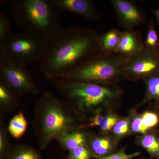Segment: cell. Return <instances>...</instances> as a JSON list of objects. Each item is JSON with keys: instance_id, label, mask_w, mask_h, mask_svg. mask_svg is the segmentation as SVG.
I'll list each match as a JSON object with an SVG mask.
<instances>
[{"instance_id": "13", "label": "cell", "mask_w": 159, "mask_h": 159, "mask_svg": "<svg viewBox=\"0 0 159 159\" xmlns=\"http://www.w3.org/2000/svg\"><path fill=\"white\" fill-rule=\"evenodd\" d=\"M57 141L61 147L69 151L81 145H87L86 136L78 129L64 134Z\"/></svg>"}, {"instance_id": "17", "label": "cell", "mask_w": 159, "mask_h": 159, "mask_svg": "<svg viewBox=\"0 0 159 159\" xmlns=\"http://www.w3.org/2000/svg\"><path fill=\"white\" fill-rule=\"evenodd\" d=\"M89 148L93 155L94 157L97 158L108 156L112 146L110 141L107 138L96 137L90 142Z\"/></svg>"}, {"instance_id": "9", "label": "cell", "mask_w": 159, "mask_h": 159, "mask_svg": "<svg viewBox=\"0 0 159 159\" xmlns=\"http://www.w3.org/2000/svg\"><path fill=\"white\" fill-rule=\"evenodd\" d=\"M117 20L124 30L134 29L146 23L147 17L144 10L130 0H111Z\"/></svg>"}, {"instance_id": "6", "label": "cell", "mask_w": 159, "mask_h": 159, "mask_svg": "<svg viewBox=\"0 0 159 159\" xmlns=\"http://www.w3.org/2000/svg\"><path fill=\"white\" fill-rule=\"evenodd\" d=\"M48 43L36 35L19 31L11 33L0 43V57L27 66L40 62L44 57Z\"/></svg>"}, {"instance_id": "21", "label": "cell", "mask_w": 159, "mask_h": 159, "mask_svg": "<svg viewBox=\"0 0 159 159\" xmlns=\"http://www.w3.org/2000/svg\"><path fill=\"white\" fill-rule=\"evenodd\" d=\"M145 47L152 51H158L159 38L154 27L153 18L151 19L148 26V32L145 40Z\"/></svg>"}, {"instance_id": "2", "label": "cell", "mask_w": 159, "mask_h": 159, "mask_svg": "<svg viewBox=\"0 0 159 159\" xmlns=\"http://www.w3.org/2000/svg\"><path fill=\"white\" fill-rule=\"evenodd\" d=\"M78 112L66 100L46 91L33 111L32 125L37 145L42 150L66 133L79 129Z\"/></svg>"}, {"instance_id": "4", "label": "cell", "mask_w": 159, "mask_h": 159, "mask_svg": "<svg viewBox=\"0 0 159 159\" xmlns=\"http://www.w3.org/2000/svg\"><path fill=\"white\" fill-rule=\"evenodd\" d=\"M57 91L77 112L93 110L118 97L120 93L106 84L62 78L55 81Z\"/></svg>"}, {"instance_id": "20", "label": "cell", "mask_w": 159, "mask_h": 159, "mask_svg": "<svg viewBox=\"0 0 159 159\" xmlns=\"http://www.w3.org/2000/svg\"><path fill=\"white\" fill-rule=\"evenodd\" d=\"M147 98L159 100V72L145 78Z\"/></svg>"}, {"instance_id": "15", "label": "cell", "mask_w": 159, "mask_h": 159, "mask_svg": "<svg viewBox=\"0 0 159 159\" xmlns=\"http://www.w3.org/2000/svg\"><path fill=\"white\" fill-rule=\"evenodd\" d=\"M28 122L23 111H20L11 118L7 128L10 135L15 139H20L25 134Z\"/></svg>"}, {"instance_id": "3", "label": "cell", "mask_w": 159, "mask_h": 159, "mask_svg": "<svg viewBox=\"0 0 159 159\" xmlns=\"http://www.w3.org/2000/svg\"><path fill=\"white\" fill-rule=\"evenodd\" d=\"M11 7V16L20 31L34 34L49 45L63 29L59 12L51 0H14Z\"/></svg>"}, {"instance_id": "10", "label": "cell", "mask_w": 159, "mask_h": 159, "mask_svg": "<svg viewBox=\"0 0 159 159\" xmlns=\"http://www.w3.org/2000/svg\"><path fill=\"white\" fill-rule=\"evenodd\" d=\"M59 12L67 11L94 21L101 20V14L91 0H51Z\"/></svg>"}, {"instance_id": "23", "label": "cell", "mask_w": 159, "mask_h": 159, "mask_svg": "<svg viewBox=\"0 0 159 159\" xmlns=\"http://www.w3.org/2000/svg\"><path fill=\"white\" fill-rule=\"evenodd\" d=\"M67 159H90L94 155L87 145H81L70 151Z\"/></svg>"}, {"instance_id": "26", "label": "cell", "mask_w": 159, "mask_h": 159, "mask_svg": "<svg viewBox=\"0 0 159 159\" xmlns=\"http://www.w3.org/2000/svg\"><path fill=\"white\" fill-rule=\"evenodd\" d=\"M140 153L139 152H135V153L127 154L125 153V152L123 150H121L119 152L109 155L107 156L99 157H97L98 159H132L135 157L138 156Z\"/></svg>"}, {"instance_id": "18", "label": "cell", "mask_w": 159, "mask_h": 159, "mask_svg": "<svg viewBox=\"0 0 159 159\" xmlns=\"http://www.w3.org/2000/svg\"><path fill=\"white\" fill-rule=\"evenodd\" d=\"M117 122V119L115 116H102L97 113L91 119L90 123L80 126L79 129L93 126H99L102 130H110Z\"/></svg>"}, {"instance_id": "22", "label": "cell", "mask_w": 159, "mask_h": 159, "mask_svg": "<svg viewBox=\"0 0 159 159\" xmlns=\"http://www.w3.org/2000/svg\"><path fill=\"white\" fill-rule=\"evenodd\" d=\"M11 23L6 15L0 11V43L6 39L11 33Z\"/></svg>"}, {"instance_id": "30", "label": "cell", "mask_w": 159, "mask_h": 159, "mask_svg": "<svg viewBox=\"0 0 159 159\" xmlns=\"http://www.w3.org/2000/svg\"><path fill=\"white\" fill-rule=\"evenodd\" d=\"M156 155L157 156V157L158 159H159V152H158Z\"/></svg>"}, {"instance_id": "5", "label": "cell", "mask_w": 159, "mask_h": 159, "mask_svg": "<svg viewBox=\"0 0 159 159\" xmlns=\"http://www.w3.org/2000/svg\"><path fill=\"white\" fill-rule=\"evenodd\" d=\"M126 60L116 54L102 52L74 70L64 78L108 85L125 78Z\"/></svg>"}, {"instance_id": "24", "label": "cell", "mask_w": 159, "mask_h": 159, "mask_svg": "<svg viewBox=\"0 0 159 159\" xmlns=\"http://www.w3.org/2000/svg\"><path fill=\"white\" fill-rule=\"evenodd\" d=\"M142 146L148 152L152 155H157L159 152V142L154 136L147 135L142 139Z\"/></svg>"}, {"instance_id": "12", "label": "cell", "mask_w": 159, "mask_h": 159, "mask_svg": "<svg viewBox=\"0 0 159 159\" xmlns=\"http://www.w3.org/2000/svg\"><path fill=\"white\" fill-rule=\"evenodd\" d=\"M18 98L2 81H0V108L2 113L13 111L19 106Z\"/></svg>"}, {"instance_id": "27", "label": "cell", "mask_w": 159, "mask_h": 159, "mask_svg": "<svg viewBox=\"0 0 159 159\" xmlns=\"http://www.w3.org/2000/svg\"><path fill=\"white\" fill-rule=\"evenodd\" d=\"M129 130V122L127 120H122L117 122L113 127L114 133L118 135L125 134Z\"/></svg>"}, {"instance_id": "28", "label": "cell", "mask_w": 159, "mask_h": 159, "mask_svg": "<svg viewBox=\"0 0 159 159\" xmlns=\"http://www.w3.org/2000/svg\"><path fill=\"white\" fill-rule=\"evenodd\" d=\"M131 128L134 132L144 134L147 131L143 125L142 117H137L134 119L132 123Z\"/></svg>"}, {"instance_id": "29", "label": "cell", "mask_w": 159, "mask_h": 159, "mask_svg": "<svg viewBox=\"0 0 159 159\" xmlns=\"http://www.w3.org/2000/svg\"><path fill=\"white\" fill-rule=\"evenodd\" d=\"M153 13L156 20L157 24L159 25V9L154 10Z\"/></svg>"}, {"instance_id": "14", "label": "cell", "mask_w": 159, "mask_h": 159, "mask_svg": "<svg viewBox=\"0 0 159 159\" xmlns=\"http://www.w3.org/2000/svg\"><path fill=\"white\" fill-rule=\"evenodd\" d=\"M123 31L117 29H111L100 35V42L103 52L115 54Z\"/></svg>"}, {"instance_id": "8", "label": "cell", "mask_w": 159, "mask_h": 159, "mask_svg": "<svg viewBox=\"0 0 159 159\" xmlns=\"http://www.w3.org/2000/svg\"><path fill=\"white\" fill-rule=\"evenodd\" d=\"M125 78L145 79L159 72L158 51L145 47L138 55L126 60L124 65Z\"/></svg>"}, {"instance_id": "19", "label": "cell", "mask_w": 159, "mask_h": 159, "mask_svg": "<svg viewBox=\"0 0 159 159\" xmlns=\"http://www.w3.org/2000/svg\"><path fill=\"white\" fill-rule=\"evenodd\" d=\"M3 119L2 116L0 123V155L1 159H6L11 151L12 146L9 143L8 138L9 132Z\"/></svg>"}, {"instance_id": "31", "label": "cell", "mask_w": 159, "mask_h": 159, "mask_svg": "<svg viewBox=\"0 0 159 159\" xmlns=\"http://www.w3.org/2000/svg\"><path fill=\"white\" fill-rule=\"evenodd\" d=\"M158 52H159V50H158Z\"/></svg>"}, {"instance_id": "11", "label": "cell", "mask_w": 159, "mask_h": 159, "mask_svg": "<svg viewBox=\"0 0 159 159\" xmlns=\"http://www.w3.org/2000/svg\"><path fill=\"white\" fill-rule=\"evenodd\" d=\"M142 33L134 29L125 30L115 54L125 60L138 55L145 48Z\"/></svg>"}, {"instance_id": "1", "label": "cell", "mask_w": 159, "mask_h": 159, "mask_svg": "<svg viewBox=\"0 0 159 159\" xmlns=\"http://www.w3.org/2000/svg\"><path fill=\"white\" fill-rule=\"evenodd\" d=\"M102 52L100 35L95 30L69 27L49 44L40 69L48 80L55 82Z\"/></svg>"}, {"instance_id": "7", "label": "cell", "mask_w": 159, "mask_h": 159, "mask_svg": "<svg viewBox=\"0 0 159 159\" xmlns=\"http://www.w3.org/2000/svg\"><path fill=\"white\" fill-rule=\"evenodd\" d=\"M0 81L17 97L36 95L40 89L26 68V66L0 57Z\"/></svg>"}, {"instance_id": "25", "label": "cell", "mask_w": 159, "mask_h": 159, "mask_svg": "<svg viewBox=\"0 0 159 159\" xmlns=\"http://www.w3.org/2000/svg\"><path fill=\"white\" fill-rule=\"evenodd\" d=\"M143 125L147 130L158 123L159 118L157 115L151 112H146L142 116Z\"/></svg>"}, {"instance_id": "16", "label": "cell", "mask_w": 159, "mask_h": 159, "mask_svg": "<svg viewBox=\"0 0 159 159\" xmlns=\"http://www.w3.org/2000/svg\"><path fill=\"white\" fill-rule=\"evenodd\" d=\"M41 155L34 147L28 145L12 147L6 159H41Z\"/></svg>"}]
</instances>
